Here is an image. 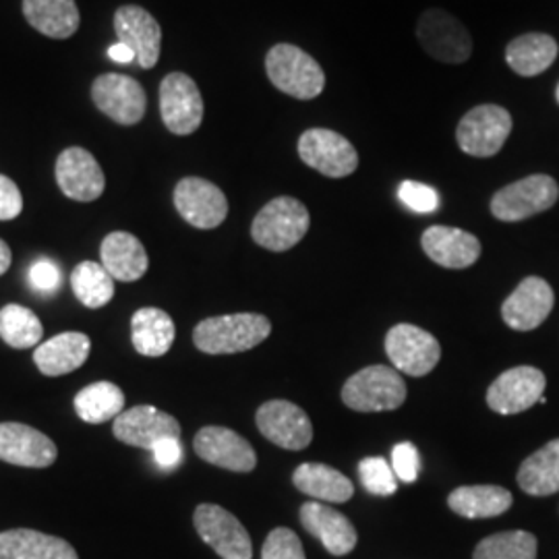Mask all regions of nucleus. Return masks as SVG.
Instances as JSON below:
<instances>
[{
	"mask_svg": "<svg viewBox=\"0 0 559 559\" xmlns=\"http://www.w3.org/2000/svg\"><path fill=\"white\" fill-rule=\"evenodd\" d=\"M311 226V216L305 203L295 198H276L265 203L251 224L253 240L274 253H284L305 239Z\"/></svg>",
	"mask_w": 559,
	"mask_h": 559,
	"instance_id": "7ed1b4c3",
	"label": "nucleus"
},
{
	"mask_svg": "<svg viewBox=\"0 0 559 559\" xmlns=\"http://www.w3.org/2000/svg\"><path fill=\"white\" fill-rule=\"evenodd\" d=\"M115 32L124 46H129L141 69H154L162 50V27L152 13L138 4H124L115 13Z\"/></svg>",
	"mask_w": 559,
	"mask_h": 559,
	"instance_id": "412c9836",
	"label": "nucleus"
},
{
	"mask_svg": "<svg viewBox=\"0 0 559 559\" xmlns=\"http://www.w3.org/2000/svg\"><path fill=\"white\" fill-rule=\"evenodd\" d=\"M520 489L528 496L545 498L559 491V440L549 441L533 456L522 462L519 471Z\"/></svg>",
	"mask_w": 559,
	"mask_h": 559,
	"instance_id": "2f4dec72",
	"label": "nucleus"
},
{
	"mask_svg": "<svg viewBox=\"0 0 559 559\" xmlns=\"http://www.w3.org/2000/svg\"><path fill=\"white\" fill-rule=\"evenodd\" d=\"M473 559H537V539L526 531H506L480 540Z\"/></svg>",
	"mask_w": 559,
	"mask_h": 559,
	"instance_id": "c9c22d12",
	"label": "nucleus"
},
{
	"mask_svg": "<svg viewBox=\"0 0 559 559\" xmlns=\"http://www.w3.org/2000/svg\"><path fill=\"white\" fill-rule=\"evenodd\" d=\"M23 17L52 40H67L80 29L81 15L75 0H23Z\"/></svg>",
	"mask_w": 559,
	"mask_h": 559,
	"instance_id": "bb28decb",
	"label": "nucleus"
},
{
	"mask_svg": "<svg viewBox=\"0 0 559 559\" xmlns=\"http://www.w3.org/2000/svg\"><path fill=\"white\" fill-rule=\"evenodd\" d=\"M300 160L330 179L350 177L359 168L355 145L332 129H309L300 135Z\"/></svg>",
	"mask_w": 559,
	"mask_h": 559,
	"instance_id": "6e6552de",
	"label": "nucleus"
},
{
	"mask_svg": "<svg viewBox=\"0 0 559 559\" xmlns=\"http://www.w3.org/2000/svg\"><path fill=\"white\" fill-rule=\"evenodd\" d=\"M175 207L180 218L200 230L218 228L228 216V200L218 185L187 177L175 187Z\"/></svg>",
	"mask_w": 559,
	"mask_h": 559,
	"instance_id": "2eb2a0df",
	"label": "nucleus"
},
{
	"mask_svg": "<svg viewBox=\"0 0 559 559\" xmlns=\"http://www.w3.org/2000/svg\"><path fill=\"white\" fill-rule=\"evenodd\" d=\"M92 100L108 119L131 127L145 117L147 96L141 83L129 75L104 73L92 83Z\"/></svg>",
	"mask_w": 559,
	"mask_h": 559,
	"instance_id": "ddd939ff",
	"label": "nucleus"
},
{
	"mask_svg": "<svg viewBox=\"0 0 559 559\" xmlns=\"http://www.w3.org/2000/svg\"><path fill=\"white\" fill-rule=\"evenodd\" d=\"M55 175L60 191L69 200L90 203L102 198L106 189L100 164L92 152L83 147H67L64 152H60Z\"/></svg>",
	"mask_w": 559,
	"mask_h": 559,
	"instance_id": "a211bd4d",
	"label": "nucleus"
},
{
	"mask_svg": "<svg viewBox=\"0 0 559 559\" xmlns=\"http://www.w3.org/2000/svg\"><path fill=\"white\" fill-rule=\"evenodd\" d=\"M293 483L300 493L313 500L330 501V503H344L355 496V485L340 471L318 464L305 462L293 475Z\"/></svg>",
	"mask_w": 559,
	"mask_h": 559,
	"instance_id": "7c9ffc66",
	"label": "nucleus"
},
{
	"mask_svg": "<svg viewBox=\"0 0 559 559\" xmlns=\"http://www.w3.org/2000/svg\"><path fill=\"white\" fill-rule=\"evenodd\" d=\"M27 276H29V286L44 297L55 295L62 282L59 265L50 260H38L36 263H32Z\"/></svg>",
	"mask_w": 559,
	"mask_h": 559,
	"instance_id": "ea45409f",
	"label": "nucleus"
},
{
	"mask_svg": "<svg viewBox=\"0 0 559 559\" xmlns=\"http://www.w3.org/2000/svg\"><path fill=\"white\" fill-rule=\"evenodd\" d=\"M112 433L127 445L152 450L160 440L180 438V425L173 415L141 404L120 413L112 425Z\"/></svg>",
	"mask_w": 559,
	"mask_h": 559,
	"instance_id": "6ab92c4d",
	"label": "nucleus"
},
{
	"mask_svg": "<svg viewBox=\"0 0 559 559\" xmlns=\"http://www.w3.org/2000/svg\"><path fill=\"white\" fill-rule=\"evenodd\" d=\"M152 454H154L156 464L164 468V471L177 468L180 462H182V443H180V438H166V440L158 441L152 448Z\"/></svg>",
	"mask_w": 559,
	"mask_h": 559,
	"instance_id": "37998d69",
	"label": "nucleus"
},
{
	"mask_svg": "<svg viewBox=\"0 0 559 559\" xmlns=\"http://www.w3.org/2000/svg\"><path fill=\"white\" fill-rule=\"evenodd\" d=\"M559 187L547 175H533L500 189L491 200V214L501 222L533 218L556 205Z\"/></svg>",
	"mask_w": 559,
	"mask_h": 559,
	"instance_id": "0eeeda50",
	"label": "nucleus"
},
{
	"mask_svg": "<svg viewBox=\"0 0 559 559\" xmlns=\"http://www.w3.org/2000/svg\"><path fill=\"white\" fill-rule=\"evenodd\" d=\"M417 40L431 59L443 64H464L473 55L466 25L443 9H427L417 21Z\"/></svg>",
	"mask_w": 559,
	"mask_h": 559,
	"instance_id": "423d86ee",
	"label": "nucleus"
},
{
	"mask_svg": "<svg viewBox=\"0 0 559 559\" xmlns=\"http://www.w3.org/2000/svg\"><path fill=\"white\" fill-rule=\"evenodd\" d=\"M547 388L545 373L537 367L520 365L503 371L487 390V404L498 415H519L535 406Z\"/></svg>",
	"mask_w": 559,
	"mask_h": 559,
	"instance_id": "4468645a",
	"label": "nucleus"
},
{
	"mask_svg": "<svg viewBox=\"0 0 559 559\" xmlns=\"http://www.w3.org/2000/svg\"><path fill=\"white\" fill-rule=\"evenodd\" d=\"M71 288L83 307L100 309L115 299V278L96 261H81L71 274Z\"/></svg>",
	"mask_w": 559,
	"mask_h": 559,
	"instance_id": "72a5a7b5",
	"label": "nucleus"
},
{
	"mask_svg": "<svg viewBox=\"0 0 559 559\" xmlns=\"http://www.w3.org/2000/svg\"><path fill=\"white\" fill-rule=\"evenodd\" d=\"M23 212V198L15 180L0 175V221H15Z\"/></svg>",
	"mask_w": 559,
	"mask_h": 559,
	"instance_id": "79ce46f5",
	"label": "nucleus"
},
{
	"mask_svg": "<svg viewBox=\"0 0 559 559\" xmlns=\"http://www.w3.org/2000/svg\"><path fill=\"white\" fill-rule=\"evenodd\" d=\"M359 477L362 487L371 493V496H392L396 493L399 489V483H396V473L394 468L380 459V456H373V459H365L359 462Z\"/></svg>",
	"mask_w": 559,
	"mask_h": 559,
	"instance_id": "e433bc0d",
	"label": "nucleus"
},
{
	"mask_svg": "<svg viewBox=\"0 0 559 559\" xmlns=\"http://www.w3.org/2000/svg\"><path fill=\"white\" fill-rule=\"evenodd\" d=\"M0 559H80L71 543L32 528L0 533Z\"/></svg>",
	"mask_w": 559,
	"mask_h": 559,
	"instance_id": "a878e982",
	"label": "nucleus"
},
{
	"mask_svg": "<svg viewBox=\"0 0 559 559\" xmlns=\"http://www.w3.org/2000/svg\"><path fill=\"white\" fill-rule=\"evenodd\" d=\"M272 334V323L260 313H233L200 321L193 342L205 355H237L255 348Z\"/></svg>",
	"mask_w": 559,
	"mask_h": 559,
	"instance_id": "f257e3e1",
	"label": "nucleus"
},
{
	"mask_svg": "<svg viewBox=\"0 0 559 559\" xmlns=\"http://www.w3.org/2000/svg\"><path fill=\"white\" fill-rule=\"evenodd\" d=\"M556 98H558V104H559V85H558V90H556Z\"/></svg>",
	"mask_w": 559,
	"mask_h": 559,
	"instance_id": "49530a36",
	"label": "nucleus"
},
{
	"mask_svg": "<svg viewBox=\"0 0 559 559\" xmlns=\"http://www.w3.org/2000/svg\"><path fill=\"white\" fill-rule=\"evenodd\" d=\"M420 247L429 260L448 270H466L480 258V240L452 226L427 228L420 237Z\"/></svg>",
	"mask_w": 559,
	"mask_h": 559,
	"instance_id": "4be33fe9",
	"label": "nucleus"
},
{
	"mask_svg": "<svg viewBox=\"0 0 559 559\" xmlns=\"http://www.w3.org/2000/svg\"><path fill=\"white\" fill-rule=\"evenodd\" d=\"M124 411V394L112 381L90 383L75 396V413L90 425H100L119 417Z\"/></svg>",
	"mask_w": 559,
	"mask_h": 559,
	"instance_id": "473e14b6",
	"label": "nucleus"
},
{
	"mask_svg": "<svg viewBox=\"0 0 559 559\" xmlns=\"http://www.w3.org/2000/svg\"><path fill=\"white\" fill-rule=\"evenodd\" d=\"M392 468L402 483H415L419 477V450L415 443L404 441L399 443L392 452Z\"/></svg>",
	"mask_w": 559,
	"mask_h": 559,
	"instance_id": "a19ab883",
	"label": "nucleus"
},
{
	"mask_svg": "<svg viewBox=\"0 0 559 559\" xmlns=\"http://www.w3.org/2000/svg\"><path fill=\"white\" fill-rule=\"evenodd\" d=\"M559 46L549 34H522L506 46L508 67L522 78H535L547 71L558 59Z\"/></svg>",
	"mask_w": 559,
	"mask_h": 559,
	"instance_id": "cd10ccee",
	"label": "nucleus"
},
{
	"mask_svg": "<svg viewBox=\"0 0 559 559\" xmlns=\"http://www.w3.org/2000/svg\"><path fill=\"white\" fill-rule=\"evenodd\" d=\"M193 524L203 543L222 559L253 558V543L240 520L216 503H201L193 514Z\"/></svg>",
	"mask_w": 559,
	"mask_h": 559,
	"instance_id": "9d476101",
	"label": "nucleus"
},
{
	"mask_svg": "<svg viewBox=\"0 0 559 559\" xmlns=\"http://www.w3.org/2000/svg\"><path fill=\"white\" fill-rule=\"evenodd\" d=\"M160 115L173 135H191L203 122V98L198 83L185 73H170L160 83Z\"/></svg>",
	"mask_w": 559,
	"mask_h": 559,
	"instance_id": "9b49d317",
	"label": "nucleus"
},
{
	"mask_svg": "<svg viewBox=\"0 0 559 559\" xmlns=\"http://www.w3.org/2000/svg\"><path fill=\"white\" fill-rule=\"evenodd\" d=\"M108 57L112 60H117L120 64H129V62L138 60L135 52H133L129 46H124L122 41H117V44H112V46L108 48Z\"/></svg>",
	"mask_w": 559,
	"mask_h": 559,
	"instance_id": "c03bdc74",
	"label": "nucleus"
},
{
	"mask_svg": "<svg viewBox=\"0 0 559 559\" xmlns=\"http://www.w3.org/2000/svg\"><path fill=\"white\" fill-rule=\"evenodd\" d=\"M512 493L500 485H466L450 493L448 506L462 519H496L512 508Z\"/></svg>",
	"mask_w": 559,
	"mask_h": 559,
	"instance_id": "c756f323",
	"label": "nucleus"
},
{
	"mask_svg": "<svg viewBox=\"0 0 559 559\" xmlns=\"http://www.w3.org/2000/svg\"><path fill=\"white\" fill-rule=\"evenodd\" d=\"M11 261H13L11 249H9V245L4 240L0 239V276L7 274V270L11 267Z\"/></svg>",
	"mask_w": 559,
	"mask_h": 559,
	"instance_id": "a18cd8bd",
	"label": "nucleus"
},
{
	"mask_svg": "<svg viewBox=\"0 0 559 559\" xmlns=\"http://www.w3.org/2000/svg\"><path fill=\"white\" fill-rule=\"evenodd\" d=\"M44 325L38 316L23 305H4L0 309V338L11 348H34L40 344Z\"/></svg>",
	"mask_w": 559,
	"mask_h": 559,
	"instance_id": "f704fd0d",
	"label": "nucleus"
},
{
	"mask_svg": "<svg viewBox=\"0 0 559 559\" xmlns=\"http://www.w3.org/2000/svg\"><path fill=\"white\" fill-rule=\"evenodd\" d=\"M175 336V321L166 311L156 307H143L135 311L131 320V340L143 357H164L173 348Z\"/></svg>",
	"mask_w": 559,
	"mask_h": 559,
	"instance_id": "c85d7f7f",
	"label": "nucleus"
},
{
	"mask_svg": "<svg viewBox=\"0 0 559 559\" xmlns=\"http://www.w3.org/2000/svg\"><path fill=\"white\" fill-rule=\"evenodd\" d=\"M261 436L282 450L299 452L313 440V425L307 413L288 400H270L255 415Z\"/></svg>",
	"mask_w": 559,
	"mask_h": 559,
	"instance_id": "f8f14e48",
	"label": "nucleus"
},
{
	"mask_svg": "<svg viewBox=\"0 0 559 559\" xmlns=\"http://www.w3.org/2000/svg\"><path fill=\"white\" fill-rule=\"evenodd\" d=\"M300 524L309 535L320 539L332 556H346L357 547L359 537L353 522L325 503L307 501L300 508Z\"/></svg>",
	"mask_w": 559,
	"mask_h": 559,
	"instance_id": "5701e85b",
	"label": "nucleus"
},
{
	"mask_svg": "<svg viewBox=\"0 0 559 559\" xmlns=\"http://www.w3.org/2000/svg\"><path fill=\"white\" fill-rule=\"evenodd\" d=\"M193 448L203 462L224 471L251 473L258 466V456L251 443L228 427H203L193 440Z\"/></svg>",
	"mask_w": 559,
	"mask_h": 559,
	"instance_id": "dca6fc26",
	"label": "nucleus"
},
{
	"mask_svg": "<svg viewBox=\"0 0 559 559\" xmlns=\"http://www.w3.org/2000/svg\"><path fill=\"white\" fill-rule=\"evenodd\" d=\"M399 198L406 207H411L417 214H431L440 207L438 191L415 180H404L400 185Z\"/></svg>",
	"mask_w": 559,
	"mask_h": 559,
	"instance_id": "58836bf2",
	"label": "nucleus"
},
{
	"mask_svg": "<svg viewBox=\"0 0 559 559\" xmlns=\"http://www.w3.org/2000/svg\"><path fill=\"white\" fill-rule=\"evenodd\" d=\"M406 400V383L400 371L385 365L360 369L342 388V402L357 413L396 411Z\"/></svg>",
	"mask_w": 559,
	"mask_h": 559,
	"instance_id": "20e7f679",
	"label": "nucleus"
},
{
	"mask_svg": "<svg viewBox=\"0 0 559 559\" xmlns=\"http://www.w3.org/2000/svg\"><path fill=\"white\" fill-rule=\"evenodd\" d=\"M265 73L282 94L297 100H313L325 90L320 62L295 44H276L265 57Z\"/></svg>",
	"mask_w": 559,
	"mask_h": 559,
	"instance_id": "f03ea898",
	"label": "nucleus"
},
{
	"mask_svg": "<svg viewBox=\"0 0 559 559\" xmlns=\"http://www.w3.org/2000/svg\"><path fill=\"white\" fill-rule=\"evenodd\" d=\"M512 127V115L503 106L480 104L460 119L456 141L464 154L473 158H491L500 154Z\"/></svg>",
	"mask_w": 559,
	"mask_h": 559,
	"instance_id": "39448f33",
	"label": "nucleus"
},
{
	"mask_svg": "<svg viewBox=\"0 0 559 559\" xmlns=\"http://www.w3.org/2000/svg\"><path fill=\"white\" fill-rule=\"evenodd\" d=\"M57 443L23 423H0V460L23 468H48L57 462Z\"/></svg>",
	"mask_w": 559,
	"mask_h": 559,
	"instance_id": "f3484780",
	"label": "nucleus"
},
{
	"mask_svg": "<svg viewBox=\"0 0 559 559\" xmlns=\"http://www.w3.org/2000/svg\"><path fill=\"white\" fill-rule=\"evenodd\" d=\"M385 353L396 371L413 378L431 373L441 359L438 338L413 323H399L388 332Z\"/></svg>",
	"mask_w": 559,
	"mask_h": 559,
	"instance_id": "1a4fd4ad",
	"label": "nucleus"
},
{
	"mask_svg": "<svg viewBox=\"0 0 559 559\" xmlns=\"http://www.w3.org/2000/svg\"><path fill=\"white\" fill-rule=\"evenodd\" d=\"M92 340L81 332H62L55 338L46 340L34 350V362L40 373L59 378L78 371L90 357Z\"/></svg>",
	"mask_w": 559,
	"mask_h": 559,
	"instance_id": "b1692460",
	"label": "nucleus"
},
{
	"mask_svg": "<svg viewBox=\"0 0 559 559\" xmlns=\"http://www.w3.org/2000/svg\"><path fill=\"white\" fill-rule=\"evenodd\" d=\"M100 258L108 274L119 282L143 278L150 267V258L143 242L135 235L122 230L110 233L102 240Z\"/></svg>",
	"mask_w": 559,
	"mask_h": 559,
	"instance_id": "393cba45",
	"label": "nucleus"
},
{
	"mask_svg": "<svg viewBox=\"0 0 559 559\" xmlns=\"http://www.w3.org/2000/svg\"><path fill=\"white\" fill-rule=\"evenodd\" d=\"M261 559H307L297 533L290 528H274L261 549Z\"/></svg>",
	"mask_w": 559,
	"mask_h": 559,
	"instance_id": "4c0bfd02",
	"label": "nucleus"
},
{
	"mask_svg": "<svg viewBox=\"0 0 559 559\" xmlns=\"http://www.w3.org/2000/svg\"><path fill=\"white\" fill-rule=\"evenodd\" d=\"M554 302V288L539 276H528L520 282L516 290L508 299L503 300L501 318L506 325H510L516 332H531L549 318Z\"/></svg>",
	"mask_w": 559,
	"mask_h": 559,
	"instance_id": "aec40b11",
	"label": "nucleus"
}]
</instances>
